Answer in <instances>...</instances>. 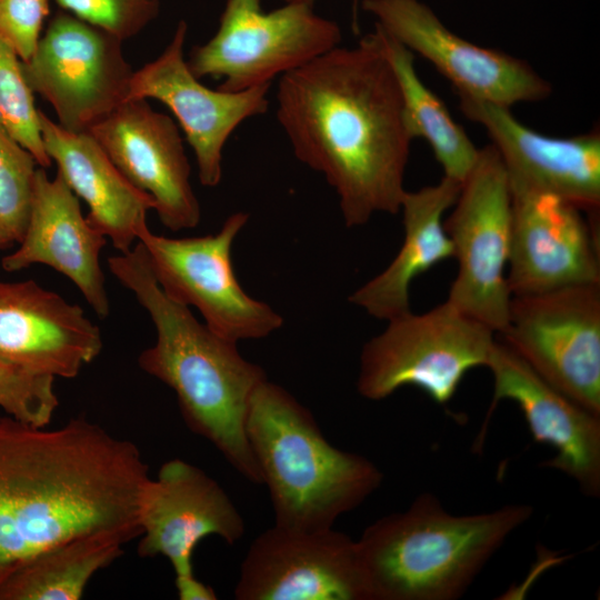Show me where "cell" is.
Segmentation results:
<instances>
[{"label":"cell","instance_id":"obj_29","mask_svg":"<svg viewBox=\"0 0 600 600\" xmlns=\"http://www.w3.org/2000/svg\"><path fill=\"white\" fill-rule=\"evenodd\" d=\"M61 10L124 41L137 36L160 10L159 0H54Z\"/></svg>","mask_w":600,"mask_h":600},{"label":"cell","instance_id":"obj_26","mask_svg":"<svg viewBox=\"0 0 600 600\" xmlns=\"http://www.w3.org/2000/svg\"><path fill=\"white\" fill-rule=\"evenodd\" d=\"M16 51L0 37V124L36 159L42 168L52 161L46 152L40 110Z\"/></svg>","mask_w":600,"mask_h":600},{"label":"cell","instance_id":"obj_21","mask_svg":"<svg viewBox=\"0 0 600 600\" xmlns=\"http://www.w3.org/2000/svg\"><path fill=\"white\" fill-rule=\"evenodd\" d=\"M1 267L16 272L32 264L51 267L79 289L100 317L110 312L100 252L107 237L82 214L79 198L57 171L50 179L46 168L36 171L30 216L26 232Z\"/></svg>","mask_w":600,"mask_h":600},{"label":"cell","instance_id":"obj_33","mask_svg":"<svg viewBox=\"0 0 600 600\" xmlns=\"http://www.w3.org/2000/svg\"><path fill=\"white\" fill-rule=\"evenodd\" d=\"M4 248H9V246L2 240H0V249H4Z\"/></svg>","mask_w":600,"mask_h":600},{"label":"cell","instance_id":"obj_7","mask_svg":"<svg viewBox=\"0 0 600 600\" xmlns=\"http://www.w3.org/2000/svg\"><path fill=\"white\" fill-rule=\"evenodd\" d=\"M312 7L284 2L266 12L261 0H226L216 33L192 48L188 66L199 79L221 80L223 91L271 84L340 44L338 23Z\"/></svg>","mask_w":600,"mask_h":600},{"label":"cell","instance_id":"obj_6","mask_svg":"<svg viewBox=\"0 0 600 600\" xmlns=\"http://www.w3.org/2000/svg\"><path fill=\"white\" fill-rule=\"evenodd\" d=\"M360 353L358 392L379 401L412 386L434 402L448 403L464 376L487 364L496 332L447 300L423 313L387 321Z\"/></svg>","mask_w":600,"mask_h":600},{"label":"cell","instance_id":"obj_15","mask_svg":"<svg viewBox=\"0 0 600 600\" xmlns=\"http://www.w3.org/2000/svg\"><path fill=\"white\" fill-rule=\"evenodd\" d=\"M509 184L511 296L600 283L599 222L559 196Z\"/></svg>","mask_w":600,"mask_h":600},{"label":"cell","instance_id":"obj_8","mask_svg":"<svg viewBox=\"0 0 600 600\" xmlns=\"http://www.w3.org/2000/svg\"><path fill=\"white\" fill-rule=\"evenodd\" d=\"M452 207L443 226L458 272L447 301L500 333L512 297L507 281L512 211L508 173L492 144L480 149Z\"/></svg>","mask_w":600,"mask_h":600},{"label":"cell","instance_id":"obj_5","mask_svg":"<svg viewBox=\"0 0 600 600\" xmlns=\"http://www.w3.org/2000/svg\"><path fill=\"white\" fill-rule=\"evenodd\" d=\"M246 432L269 490L276 526L302 531L333 528L383 481L372 461L332 446L311 411L269 379L252 396Z\"/></svg>","mask_w":600,"mask_h":600},{"label":"cell","instance_id":"obj_4","mask_svg":"<svg viewBox=\"0 0 600 600\" xmlns=\"http://www.w3.org/2000/svg\"><path fill=\"white\" fill-rule=\"evenodd\" d=\"M509 504L456 516L422 493L357 540L370 600H453L462 596L506 539L532 514Z\"/></svg>","mask_w":600,"mask_h":600},{"label":"cell","instance_id":"obj_12","mask_svg":"<svg viewBox=\"0 0 600 600\" xmlns=\"http://www.w3.org/2000/svg\"><path fill=\"white\" fill-rule=\"evenodd\" d=\"M386 33L428 60L457 94L510 108L551 94V84L524 60L477 46L448 29L420 0H360Z\"/></svg>","mask_w":600,"mask_h":600},{"label":"cell","instance_id":"obj_10","mask_svg":"<svg viewBox=\"0 0 600 600\" xmlns=\"http://www.w3.org/2000/svg\"><path fill=\"white\" fill-rule=\"evenodd\" d=\"M499 334L542 379L600 416V283L512 296Z\"/></svg>","mask_w":600,"mask_h":600},{"label":"cell","instance_id":"obj_25","mask_svg":"<svg viewBox=\"0 0 600 600\" xmlns=\"http://www.w3.org/2000/svg\"><path fill=\"white\" fill-rule=\"evenodd\" d=\"M383 33L414 138L428 142L443 177L462 183L474 167L480 149L452 118L444 102L420 79L414 68V53Z\"/></svg>","mask_w":600,"mask_h":600},{"label":"cell","instance_id":"obj_27","mask_svg":"<svg viewBox=\"0 0 600 600\" xmlns=\"http://www.w3.org/2000/svg\"><path fill=\"white\" fill-rule=\"evenodd\" d=\"M37 166L34 157L0 124V240L9 247L26 232Z\"/></svg>","mask_w":600,"mask_h":600},{"label":"cell","instance_id":"obj_9","mask_svg":"<svg viewBox=\"0 0 600 600\" xmlns=\"http://www.w3.org/2000/svg\"><path fill=\"white\" fill-rule=\"evenodd\" d=\"M248 220V213L237 211L217 233L201 237L168 238L148 226L137 234L163 292L194 307L213 332L237 343L266 338L283 324L282 316L249 296L236 277L232 244Z\"/></svg>","mask_w":600,"mask_h":600},{"label":"cell","instance_id":"obj_19","mask_svg":"<svg viewBox=\"0 0 600 600\" xmlns=\"http://www.w3.org/2000/svg\"><path fill=\"white\" fill-rule=\"evenodd\" d=\"M486 367L493 376V397L479 439L497 404L511 400L522 411L534 441L556 450L542 464L566 473L584 494L599 497L600 416L548 383L502 340H496Z\"/></svg>","mask_w":600,"mask_h":600},{"label":"cell","instance_id":"obj_1","mask_svg":"<svg viewBox=\"0 0 600 600\" xmlns=\"http://www.w3.org/2000/svg\"><path fill=\"white\" fill-rule=\"evenodd\" d=\"M276 98L294 157L336 191L348 228L400 212L416 138L378 24L281 76Z\"/></svg>","mask_w":600,"mask_h":600},{"label":"cell","instance_id":"obj_2","mask_svg":"<svg viewBox=\"0 0 600 600\" xmlns=\"http://www.w3.org/2000/svg\"><path fill=\"white\" fill-rule=\"evenodd\" d=\"M151 479L140 449L84 418H0V582L28 557L96 532L140 536Z\"/></svg>","mask_w":600,"mask_h":600},{"label":"cell","instance_id":"obj_30","mask_svg":"<svg viewBox=\"0 0 600 600\" xmlns=\"http://www.w3.org/2000/svg\"><path fill=\"white\" fill-rule=\"evenodd\" d=\"M49 14L50 0H0V37L21 61L34 53Z\"/></svg>","mask_w":600,"mask_h":600},{"label":"cell","instance_id":"obj_14","mask_svg":"<svg viewBox=\"0 0 600 600\" xmlns=\"http://www.w3.org/2000/svg\"><path fill=\"white\" fill-rule=\"evenodd\" d=\"M187 32V22L179 21L164 50L133 71L127 100L156 99L163 103L194 152L200 183L214 188L222 180L226 142L242 122L268 111L270 84L236 92L208 88L184 59Z\"/></svg>","mask_w":600,"mask_h":600},{"label":"cell","instance_id":"obj_13","mask_svg":"<svg viewBox=\"0 0 600 600\" xmlns=\"http://www.w3.org/2000/svg\"><path fill=\"white\" fill-rule=\"evenodd\" d=\"M237 600H370L357 541L333 528L273 524L250 544L234 587Z\"/></svg>","mask_w":600,"mask_h":600},{"label":"cell","instance_id":"obj_3","mask_svg":"<svg viewBox=\"0 0 600 600\" xmlns=\"http://www.w3.org/2000/svg\"><path fill=\"white\" fill-rule=\"evenodd\" d=\"M107 261L156 329V341L140 353L139 367L174 391L192 432L213 444L247 480L262 484L246 423L252 396L268 379L266 371L244 359L237 342L213 332L163 292L141 242Z\"/></svg>","mask_w":600,"mask_h":600},{"label":"cell","instance_id":"obj_22","mask_svg":"<svg viewBox=\"0 0 600 600\" xmlns=\"http://www.w3.org/2000/svg\"><path fill=\"white\" fill-rule=\"evenodd\" d=\"M44 149L73 193L89 207L87 220L119 252L132 248L154 210L153 199L136 188L88 132L62 128L40 110Z\"/></svg>","mask_w":600,"mask_h":600},{"label":"cell","instance_id":"obj_11","mask_svg":"<svg viewBox=\"0 0 600 600\" xmlns=\"http://www.w3.org/2000/svg\"><path fill=\"white\" fill-rule=\"evenodd\" d=\"M22 70L72 132H89L127 101L133 74L119 38L64 10L50 19Z\"/></svg>","mask_w":600,"mask_h":600},{"label":"cell","instance_id":"obj_17","mask_svg":"<svg viewBox=\"0 0 600 600\" xmlns=\"http://www.w3.org/2000/svg\"><path fill=\"white\" fill-rule=\"evenodd\" d=\"M142 558L162 556L174 579L193 577L192 557L209 536L228 544L239 541L244 521L222 487L203 470L182 459L166 461L150 479L139 512Z\"/></svg>","mask_w":600,"mask_h":600},{"label":"cell","instance_id":"obj_24","mask_svg":"<svg viewBox=\"0 0 600 600\" xmlns=\"http://www.w3.org/2000/svg\"><path fill=\"white\" fill-rule=\"evenodd\" d=\"M133 540L96 532L50 546L18 563L0 582V600H79L91 578Z\"/></svg>","mask_w":600,"mask_h":600},{"label":"cell","instance_id":"obj_23","mask_svg":"<svg viewBox=\"0 0 600 600\" xmlns=\"http://www.w3.org/2000/svg\"><path fill=\"white\" fill-rule=\"evenodd\" d=\"M460 188L461 183L442 177L437 184L406 191L400 206L402 246L380 273L349 296L350 303L384 321L411 311L412 281L439 262L453 258L443 217L456 202Z\"/></svg>","mask_w":600,"mask_h":600},{"label":"cell","instance_id":"obj_20","mask_svg":"<svg viewBox=\"0 0 600 600\" xmlns=\"http://www.w3.org/2000/svg\"><path fill=\"white\" fill-rule=\"evenodd\" d=\"M103 347L83 309L34 280H0V362L27 371L74 378Z\"/></svg>","mask_w":600,"mask_h":600},{"label":"cell","instance_id":"obj_16","mask_svg":"<svg viewBox=\"0 0 600 600\" xmlns=\"http://www.w3.org/2000/svg\"><path fill=\"white\" fill-rule=\"evenodd\" d=\"M120 172L154 201L161 223L171 231L196 228L199 200L177 123L146 99H130L88 132Z\"/></svg>","mask_w":600,"mask_h":600},{"label":"cell","instance_id":"obj_32","mask_svg":"<svg viewBox=\"0 0 600 600\" xmlns=\"http://www.w3.org/2000/svg\"><path fill=\"white\" fill-rule=\"evenodd\" d=\"M284 2H300V3H307L310 6H313L316 0H282ZM360 3V0H353V28L354 30H358V21H357V14H358V6Z\"/></svg>","mask_w":600,"mask_h":600},{"label":"cell","instance_id":"obj_28","mask_svg":"<svg viewBox=\"0 0 600 600\" xmlns=\"http://www.w3.org/2000/svg\"><path fill=\"white\" fill-rule=\"evenodd\" d=\"M54 377L0 362V407L8 416L37 426H48L59 404Z\"/></svg>","mask_w":600,"mask_h":600},{"label":"cell","instance_id":"obj_31","mask_svg":"<svg viewBox=\"0 0 600 600\" xmlns=\"http://www.w3.org/2000/svg\"><path fill=\"white\" fill-rule=\"evenodd\" d=\"M174 586L180 600H216L212 587L200 581L196 576L174 579Z\"/></svg>","mask_w":600,"mask_h":600},{"label":"cell","instance_id":"obj_18","mask_svg":"<svg viewBox=\"0 0 600 600\" xmlns=\"http://www.w3.org/2000/svg\"><path fill=\"white\" fill-rule=\"evenodd\" d=\"M461 112L481 124L508 173L509 182L553 193L599 219L600 133L541 134L522 124L510 108L458 94Z\"/></svg>","mask_w":600,"mask_h":600}]
</instances>
